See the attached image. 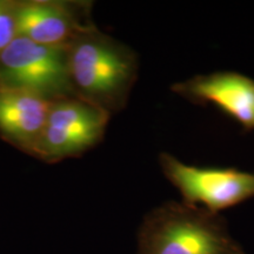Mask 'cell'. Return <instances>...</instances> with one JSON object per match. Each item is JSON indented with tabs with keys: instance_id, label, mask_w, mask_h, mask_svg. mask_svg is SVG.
Listing matches in <instances>:
<instances>
[{
	"instance_id": "9",
	"label": "cell",
	"mask_w": 254,
	"mask_h": 254,
	"mask_svg": "<svg viewBox=\"0 0 254 254\" xmlns=\"http://www.w3.org/2000/svg\"><path fill=\"white\" fill-rule=\"evenodd\" d=\"M100 129H65L46 126L33 152L45 158H59L79 153L100 140Z\"/></svg>"
},
{
	"instance_id": "3",
	"label": "cell",
	"mask_w": 254,
	"mask_h": 254,
	"mask_svg": "<svg viewBox=\"0 0 254 254\" xmlns=\"http://www.w3.org/2000/svg\"><path fill=\"white\" fill-rule=\"evenodd\" d=\"M69 46H46L17 37L0 55V86L17 87L46 99L74 90Z\"/></svg>"
},
{
	"instance_id": "6",
	"label": "cell",
	"mask_w": 254,
	"mask_h": 254,
	"mask_svg": "<svg viewBox=\"0 0 254 254\" xmlns=\"http://www.w3.org/2000/svg\"><path fill=\"white\" fill-rule=\"evenodd\" d=\"M55 101L34 92L0 86V132L33 151Z\"/></svg>"
},
{
	"instance_id": "1",
	"label": "cell",
	"mask_w": 254,
	"mask_h": 254,
	"mask_svg": "<svg viewBox=\"0 0 254 254\" xmlns=\"http://www.w3.org/2000/svg\"><path fill=\"white\" fill-rule=\"evenodd\" d=\"M136 254H246L227 220L200 206L166 201L146 214Z\"/></svg>"
},
{
	"instance_id": "10",
	"label": "cell",
	"mask_w": 254,
	"mask_h": 254,
	"mask_svg": "<svg viewBox=\"0 0 254 254\" xmlns=\"http://www.w3.org/2000/svg\"><path fill=\"white\" fill-rule=\"evenodd\" d=\"M14 8L15 5L0 1V55L17 38Z\"/></svg>"
},
{
	"instance_id": "8",
	"label": "cell",
	"mask_w": 254,
	"mask_h": 254,
	"mask_svg": "<svg viewBox=\"0 0 254 254\" xmlns=\"http://www.w3.org/2000/svg\"><path fill=\"white\" fill-rule=\"evenodd\" d=\"M110 113L84 99L53 103L46 126L65 129H100L105 131Z\"/></svg>"
},
{
	"instance_id": "2",
	"label": "cell",
	"mask_w": 254,
	"mask_h": 254,
	"mask_svg": "<svg viewBox=\"0 0 254 254\" xmlns=\"http://www.w3.org/2000/svg\"><path fill=\"white\" fill-rule=\"evenodd\" d=\"M69 72L82 99L111 113L125 105L136 77L134 53L112 38L85 31L69 46Z\"/></svg>"
},
{
	"instance_id": "7",
	"label": "cell",
	"mask_w": 254,
	"mask_h": 254,
	"mask_svg": "<svg viewBox=\"0 0 254 254\" xmlns=\"http://www.w3.org/2000/svg\"><path fill=\"white\" fill-rule=\"evenodd\" d=\"M17 37L46 46H71L85 28L74 23L65 6L55 2H25L15 5Z\"/></svg>"
},
{
	"instance_id": "5",
	"label": "cell",
	"mask_w": 254,
	"mask_h": 254,
	"mask_svg": "<svg viewBox=\"0 0 254 254\" xmlns=\"http://www.w3.org/2000/svg\"><path fill=\"white\" fill-rule=\"evenodd\" d=\"M171 91L190 103L213 104L245 131H254V80L247 75L237 72L198 74L172 85Z\"/></svg>"
},
{
	"instance_id": "4",
	"label": "cell",
	"mask_w": 254,
	"mask_h": 254,
	"mask_svg": "<svg viewBox=\"0 0 254 254\" xmlns=\"http://www.w3.org/2000/svg\"><path fill=\"white\" fill-rule=\"evenodd\" d=\"M159 163L186 204L220 213L254 196V173L237 168L190 166L170 153H160Z\"/></svg>"
}]
</instances>
